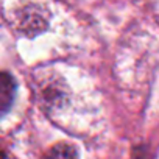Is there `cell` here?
<instances>
[{
    "instance_id": "6da1fadb",
    "label": "cell",
    "mask_w": 159,
    "mask_h": 159,
    "mask_svg": "<svg viewBox=\"0 0 159 159\" xmlns=\"http://www.w3.org/2000/svg\"><path fill=\"white\" fill-rule=\"evenodd\" d=\"M16 94V83L11 75L0 72V114H3L13 105Z\"/></svg>"
},
{
    "instance_id": "7a4b0ae2",
    "label": "cell",
    "mask_w": 159,
    "mask_h": 159,
    "mask_svg": "<svg viewBox=\"0 0 159 159\" xmlns=\"http://www.w3.org/2000/svg\"><path fill=\"white\" fill-rule=\"evenodd\" d=\"M45 159H78V151L73 145L59 143L47 153Z\"/></svg>"
},
{
    "instance_id": "3957f363",
    "label": "cell",
    "mask_w": 159,
    "mask_h": 159,
    "mask_svg": "<svg viewBox=\"0 0 159 159\" xmlns=\"http://www.w3.org/2000/svg\"><path fill=\"white\" fill-rule=\"evenodd\" d=\"M0 159H5V153L2 150H0Z\"/></svg>"
}]
</instances>
